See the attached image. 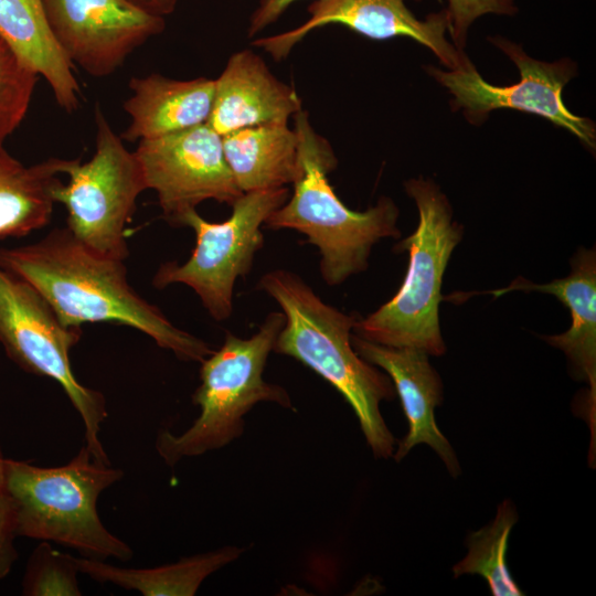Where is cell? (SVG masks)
I'll return each instance as SVG.
<instances>
[{
  "instance_id": "7c38bea8",
  "label": "cell",
  "mask_w": 596,
  "mask_h": 596,
  "mask_svg": "<svg viewBox=\"0 0 596 596\" xmlns=\"http://www.w3.org/2000/svg\"><path fill=\"white\" fill-rule=\"evenodd\" d=\"M62 51L91 76L105 77L150 38L164 30V18L126 0H42Z\"/></svg>"
},
{
  "instance_id": "4316f807",
  "label": "cell",
  "mask_w": 596,
  "mask_h": 596,
  "mask_svg": "<svg viewBox=\"0 0 596 596\" xmlns=\"http://www.w3.org/2000/svg\"><path fill=\"white\" fill-rule=\"evenodd\" d=\"M295 1L298 0H258L249 18L247 36L253 38L274 24Z\"/></svg>"
},
{
  "instance_id": "d6986e66",
  "label": "cell",
  "mask_w": 596,
  "mask_h": 596,
  "mask_svg": "<svg viewBox=\"0 0 596 596\" xmlns=\"http://www.w3.org/2000/svg\"><path fill=\"white\" fill-rule=\"evenodd\" d=\"M226 162L242 192L287 187L298 174V137L288 124H265L222 136Z\"/></svg>"
},
{
  "instance_id": "2e32d148",
  "label": "cell",
  "mask_w": 596,
  "mask_h": 596,
  "mask_svg": "<svg viewBox=\"0 0 596 596\" xmlns=\"http://www.w3.org/2000/svg\"><path fill=\"white\" fill-rule=\"evenodd\" d=\"M514 290L551 294L568 307L571 327L561 334L542 336L549 344L568 358L576 379L586 381L594 408L596 395V255L595 249L581 247L571 259L568 276L547 284H535L524 278L508 287L490 290L496 298Z\"/></svg>"
},
{
  "instance_id": "603a6c76",
  "label": "cell",
  "mask_w": 596,
  "mask_h": 596,
  "mask_svg": "<svg viewBox=\"0 0 596 596\" xmlns=\"http://www.w3.org/2000/svg\"><path fill=\"white\" fill-rule=\"evenodd\" d=\"M77 556L40 541L30 554L21 582L24 596H81Z\"/></svg>"
},
{
  "instance_id": "ffe728a7",
  "label": "cell",
  "mask_w": 596,
  "mask_h": 596,
  "mask_svg": "<svg viewBox=\"0 0 596 596\" xmlns=\"http://www.w3.org/2000/svg\"><path fill=\"white\" fill-rule=\"evenodd\" d=\"M65 159L25 167L0 142V240L23 237L50 223Z\"/></svg>"
},
{
  "instance_id": "44dd1931",
  "label": "cell",
  "mask_w": 596,
  "mask_h": 596,
  "mask_svg": "<svg viewBox=\"0 0 596 596\" xmlns=\"http://www.w3.org/2000/svg\"><path fill=\"white\" fill-rule=\"evenodd\" d=\"M245 550L223 546L145 568L115 566L106 561L77 556L81 574L100 584H113L143 596H193L206 577L237 560Z\"/></svg>"
},
{
  "instance_id": "8992f818",
  "label": "cell",
  "mask_w": 596,
  "mask_h": 596,
  "mask_svg": "<svg viewBox=\"0 0 596 596\" xmlns=\"http://www.w3.org/2000/svg\"><path fill=\"white\" fill-rule=\"evenodd\" d=\"M285 321L283 311H273L247 339L226 332L221 348L201 362L200 385L192 395L199 416L181 434L164 429L155 441L169 467L231 444L244 432V416L260 402L295 411L288 392L263 376Z\"/></svg>"
},
{
  "instance_id": "52a82bcc",
  "label": "cell",
  "mask_w": 596,
  "mask_h": 596,
  "mask_svg": "<svg viewBox=\"0 0 596 596\" xmlns=\"http://www.w3.org/2000/svg\"><path fill=\"white\" fill-rule=\"evenodd\" d=\"M82 328L66 327L28 281L0 267V344L21 370L54 380L84 426V445L94 458L111 464L99 437L108 416L102 392L83 385L73 373L71 349Z\"/></svg>"
},
{
  "instance_id": "7402d4cb",
  "label": "cell",
  "mask_w": 596,
  "mask_h": 596,
  "mask_svg": "<svg viewBox=\"0 0 596 596\" xmlns=\"http://www.w3.org/2000/svg\"><path fill=\"white\" fill-rule=\"evenodd\" d=\"M515 521L512 503L502 502L492 523L469 535L468 554L454 566L455 576L478 574L487 581L494 596L523 595L505 562L508 540Z\"/></svg>"
},
{
  "instance_id": "7a4b0ae2",
  "label": "cell",
  "mask_w": 596,
  "mask_h": 596,
  "mask_svg": "<svg viewBox=\"0 0 596 596\" xmlns=\"http://www.w3.org/2000/svg\"><path fill=\"white\" fill-rule=\"evenodd\" d=\"M257 286L276 300L286 318L273 351L294 358L329 382L352 407L375 458L391 457L395 439L380 404L392 400L395 389L389 375L353 349L351 331L359 317L324 302L290 270H270Z\"/></svg>"
},
{
  "instance_id": "e0dca14e",
  "label": "cell",
  "mask_w": 596,
  "mask_h": 596,
  "mask_svg": "<svg viewBox=\"0 0 596 596\" xmlns=\"http://www.w3.org/2000/svg\"><path fill=\"white\" fill-rule=\"evenodd\" d=\"M124 108L131 123L121 139L137 141L182 131L209 121L215 79L177 81L160 74L134 77Z\"/></svg>"
},
{
  "instance_id": "cb8c5ba5",
  "label": "cell",
  "mask_w": 596,
  "mask_h": 596,
  "mask_svg": "<svg viewBox=\"0 0 596 596\" xmlns=\"http://www.w3.org/2000/svg\"><path fill=\"white\" fill-rule=\"evenodd\" d=\"M38 76L0 36V142L25 117Z\"/></svg>"
},
{
  "instance_id": "ac0fdd59",
  "label": "cell",
  "mask_w": 596,
  "mask_h": 596,
  "mask_svg": "<svg viewBox=\"0 0 596 596\" xmlns=\"http://www.w3.org/2000/svg\"><path fill=\"white\" fill-rule=\"evenodd\" d=\"M0 36L30 70L51 86L56 103L67 113L79 105V86L55 40L42 0H0Z\"/></svg>"
},
{
  "instance_id": "83f0119b",
  "label": "cell",
  "mask_w": 596,
  "mask_h": 596,
  "mask_svg": "<svg viewBox=\"0 0 596 596\" xmlns=\"http://www.w3.org/2000/svg\"><path fill=\"white\" fill-rule=\"evenodd\" d=\"M126 1L149 14L164 18L174 11L179 0H126Z\"/></svg>"
},
{
  "instance_id": "484cf974",
  "label": "cell",
  "mask_w": 596,
  "mask_h": 596,
  "mask_svg": "<svg viewBox=\"0 0 596 596\" xmlns=\"http://www.w3.org/2000/svg\"><path fill=\"white\" fill-rule=\"evenodd\" d=\"M4 460L0 448V581L10 574L18 560L15 540L19 536L17 510L7 483Z\"/></svg>"
},
{
  "instance_id": "3957f363",
  "label": "cell",
  "mask_w": 596,
  "mask_h": 596,
  "mask_svg": "<svg viewBox=\"0 0 596 596\" xmlns=\"http://www.w3.org/2000/svg\"><path fill=\"white\" fill-rule=\"evenodd\" d=\"M298 137V174L287 201L266 220L272 230L289 228L307 236L320 253V273L337 286L369 266L372 247L383 238H397L398 207L382 196L360 212L344 205L328 174L337 167L330 143L311 126L302 109L294 115Z\"/></svg>"
},
{
  "instance_id": "5bb4252c",
  "label": "cell",
  "mask_w": 596,
  "mask_h": 596,
  "mask_svg": "<svg viewBox=\"0 0 596 596\" xmlns=\"http://www.w3.org/2000/svg\"><path fill=\"white\" fill-rule=\"evenodd\" d=\"M351 344L362 359L387 373L400 396L409 428L398 444L395 460H402L414 446L427 444L456 477L460 471L457 458L435 421V408L443 400V383L429 363V354L417 348L382 345L355 333L351 334Z\"/></svg>"
},
{
  "instance_id": "4fadbf2b",
  "label": "cell",
  "mask_w": 596,
  "mask_h": 596,
  "mask_svg": "<svg viewBox=\"0 0 596 596\" xmlns=\"http://www.w3.org/2000/svg\"><path fill=\"white\" fill-rule=\"evenodd\" d=\"M406 0H315L308 7L309 18L299 26L252 42L275 61L288 56L307 34L329 24H340L375 41L407 36L425 45L449 70L467 65L470 60L462 50L447 41L449 30L447 9L417 19ZM419 1V0H417Z\"/></svg>"
},
{
  "instance_id": "5b68a950",
  "label": "cell",
  "mask_w": 596,
  "mask_h": 596,
  "mask_svg": "<svg viewBox=\"0 0 596 596\" xmlns=\"http://www.w3.org/2000/svg\"><path fill=\"white\" fill-rule=\"evenodd\" d=\"M404 187L419 214L415 232L395 246L398 253H409L406 276L392 299L359 317L353 331L382 345L441 355L446 351L439 326L443 276L464 227L453 220L450 203L435 182L417 178Z\"/></svg>"
},
{
  "instance_id": "8fae6325",
  "label": "cell",
  "mask_w": 596,
  "mask_h": 596,
  "mask_svg": "<svg viewBox=\"0 0 596 596\" xmlns=\"http://www.w3.org/2000/svg\"><path fill=\"white\" fill-rule=\"evenodd\" d=\"M147 189L157 192L163 217H180L206 200L232 205L243 192L226 162L222 136L207 123L141 139L135 151Z\"/></svg>"
},
{
  "instance_id": "9a60e30c",
  "label": "cell",
  "mask_w": 596,
  "mask_h": 596,
  "mask_svg": "<svg viewBox=\"0 0 596 596\" xmlns=\"http://www.w3.org/2000/svg\"><path fill=\"white\" fill-rule=\"evenodd\" d=\"M301 109L298 93L279 81L257 53L246 49L231 55L215 79L207 124L224 136L252 126L288 124Z\"/></svg>"
},
{
  "instance_id": "9c48e42d",
  "label": "cell",
  "mask_w": 596,
  "mask_h": 596,
  "mask_svg": "<svg viewBox=\"0 0 596 596\" xmlns=\"http://www.w3.org/2000/svg\"><path fill=\"white\" fill-rule=\"evenodd\" d=\"M95 119L96 151L84 163L65 161L68 182L56 187L54 201L65 206L66 227L77 241L100 256L125 260L126 225L147 185L136 153L125 148L98 107Z\"/></svg>"
},
{
  "instance_id": "30bf717a",
  "label": "cell",
  "mask_w": 596,
  "mask_h": 596,
  "mask_svg": "<svg viewBox=\"0 0 596 596\" xmlns=\"http://www.w3.org/2000/svg\"><path fill=\"white\" fill-rule=\"evenodd\" d=\"M491 42L505 53L520 72L518 83L497 86L486 82L469 62L455 70L429 66L428 73L454 96L455 108L462 109L466 118L483 121L490 111L505 108L541 116L575 135L590 149L595 148V124L588 118L571 113L562 93L575 74V65L568 58L547 63L530 57L520 45L504 39Z\"/></svg>"
},
{
  "instance_id": "ba28073f",
  "label": "cell",
  "mask_w": 596,
  "mask_h": 596,
  "mask_svg": "<svg viewBox=\"0 0 596 596\" xmlns=\"http://www.w3.org/2000/svg\"><path fill=\"white\" fill-rule=\"evenodd\" d=\"M288 198L287 187L243 192L231 205V216L219 223L204 220L195 209L188 211L178 226L194 231L195 247L181 265L161 264L153 286L162 289L172 284L187 285L214 320L228 319L236 279L251 272L256 253L264 246L262 226Z\"/></svg>"
},
{
  "instance_id": "6da1fadb",
  "label": "cell",
  "mask_w": 596,
  "mask_h": 596,
  "mask_svg": "<svg viewBox=\"0 0 596 596\" xmlns=\"http://www.w3.org/2000/svg\"><path fill=\"white\" fill-rule=\"evenodd\" d=\"M0 267L32 285L66 327L89 322L128 326L182 361L201 363L214 351L142 298L130 286L124 260L92 252L66 226L31 244L1 247Z\"/></svg>"
},
{
  "instance_id": "277c9868",
  "label": "cell",
  "mask_w": 596,
  "mask_h": 596,
  "mask_svg": "<svg viewBox=\"0 0 596 596\" xmlns=\"http://www.w3.org/2000/svg\"><path fill=\"white\" fill-rule=\"evenodd\" d=\"M8 488L17 510L18 535L56 543L79 556L128 562L131 547L102 522L99 496L124 477V471L93 457L83 445L65 465L40 467L6 458Z\"/></svg>"
},
{
  "instance_id": "d4e9b609",
  "label": "cell",
  "mask_w": 596,
  "mask_h": 596,
  "mask_svg": "<svg viewBox=\"0 0 596 596\" xmlns=\"http://www.w3.org/2000/svg\"><path fill=\"white\" fill-rule=\"evenodd\" d=\"M514 0H448L449 32L454 45L462 50L471 24L485 14L512 15Z\"/></svg>"
}]
</instances>
